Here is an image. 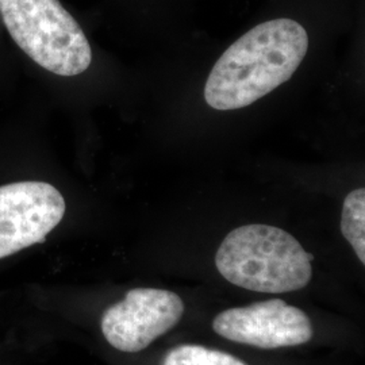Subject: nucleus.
<instances>
[{
    "label": "nucleus",
    "mask_w": 365,
    "mask_h": 365,
    "mask_svg": "<svg viewBox=\"0 0 365 365\" xmlns=\"http://www.w3.org/2000/svg\"><path fill=\"white\" fill-rule=\"evenodd\" d=\"M309 49L306 29L279 18L253 27L215 63L205 86V99L218 111L257 102L297 72Z\"/></svg>",
    "instance_id": "nucleus-1"
},
{
    "label": "nucleus",
    "mask_w": 365,
    "mask_h": 365,
    "mask_svg": "<svg viewBox=\"0 0 365 365\" xmlns=\"http://www.w3.org/2000/svg\"><path fill=\"white\" fill-rule=\"evenodd\" d=\"M313 259L283 229L252 223L225 237L215 255V265L223 279L237 287L284 294L299 291L310 283Z\"/></svg>",
    "instance_id": "nucleus-2"
},
{
    "label": "nucleus",
    "mask_w": 365,
    "mask_h": 365,
    "mask_svg": "<svg viewBox=\"0 0 365 365\" xmlns=\"http://www.w3.org/2000/svg\"><path fill=\"white\" fill-rule=\"evenodd\" d=\"M0 15L15 43L43 69L71 78L91 66L90 42L58 0H0Z\"/></svg>",
    "instance_id": "nucleus-3"
},
{
    "label": "nucleus",
    "mask_w": 365,
    "mask_h": 365,
    "mask_svg": "<svg viewBox=\"0 0 365 365\" xmlns=\"http://www.w3.org/2000/svg\"><path fill=\"white\" fill-rule=\"evenodd\" d=\"M184 314L182 298L168 289L134 288L106 310L102 333L118 351L141 352L176 327Z\"/></svg>",
    "instance_id": "nucleus-4"
},
{
    "label": "nucleus",
    "mask_w": 365,
    "mask_h": 365,
    "mask_svg": "<svg viewBox=\"0 0 365 365\" xmlns=\"http://www.w3.org/2000/svg\"><path fill=\"white\" fill-rule=\"evenodd\" d=\"M66 200L52 184L18 182L0 187V259L43 242L61 222Z\"/></svg>",
    "instance_id": "nucleus-5"
},
{
    "label": "nucleus",
    "mask_w": 365,
    "mask_h": 365,
    "mask_svg": "<svg viewBox=\"0 0 365 365\" xmlns=\"http://www.w3.org/2000/svg\"><path fill=\"white\" fill-rule=\"evenodd\" d=\"M212 330L223 339L261 349L299 346L314 336L309 315L283 299L225 310L214 318Z\"/></svg>",
    "instance_id": "nucleus-6"
},
{
    "label": "nucleus",
    "mask_w": 365,
    "mask_h": 365,
    "mask_svg": "<svg viewBox=\"0 0 365 365\" xmlns=\"http://www.w3.org/2000/svg\"><path fill=\"white\" fill-rule=\"evenodd\" d=\"M341 232L351 244L356 256L365 264V190L349 192L342 206Z\"/></svg>",
    "instance_id": "nucleus-7"
},
{
    "label": "nucleus",
    "mask_w": 365,
    "mask_h": 365,
    "mask_svg": "<svg viewBox=\"0 0 365 365\" xmlns=\"http://www.w3.org/2000/svg\"><path fill=\"white\" fill-rule=\"evenodd\" d=\"M163 365H248L233 354L202 345H179L165 354Z\"/></svg>",
    "instance_id": "nucleus-8"
}]
</instances>
